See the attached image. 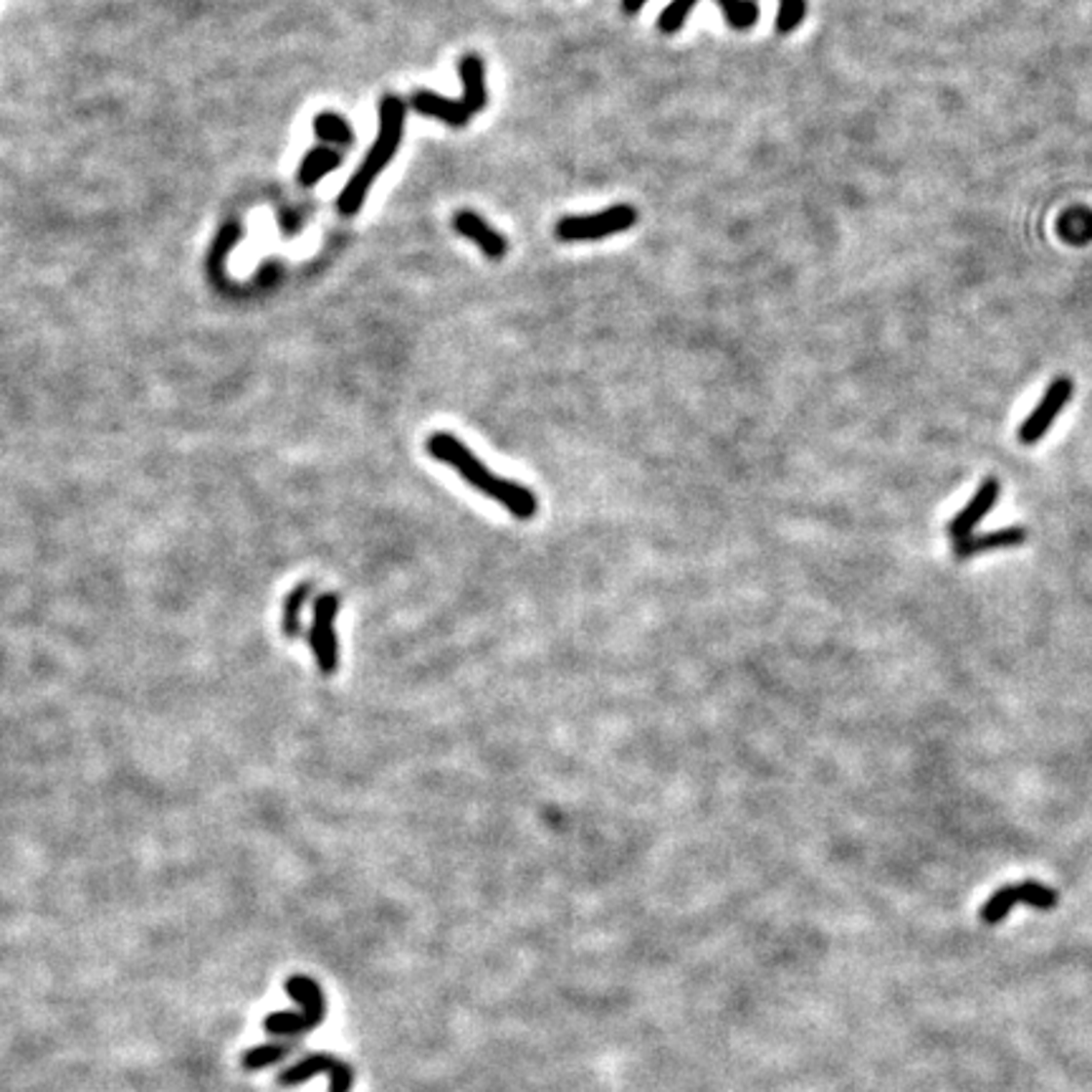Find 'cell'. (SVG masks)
<instances>
[{"label":"cell","mask_w":1092,"mask_h":1092,"mask_svg":"<svg viewBox=\"0 0 1092 1092\" xmlns=\"http://www.w3.org/2000/svg\"><path fill=\"white\" fill-rule=\"evenodd\" d=\"M425 450L430 453V458L441 460L446 466L453 468L468 486H473L476 490L486 493L488 498L503 506L514 519L528 522L534 519L539 501H536L534 490H528L526 486L516 484V481H506V478L496 476L493 471L481 463L476 458L471 448L463 446V441H458L450 433H433L425 443Z\"/></svg>","instance_id":"obj_1"},{"label":"cell","mask_w":1092,"mask_h":1092,"mask_svg":"<svg viewBox=\"0 0 1092 1092\" xmlns=\"http://www.w3.org/2000/svg\"><path fill=\"white\" fill-rule=\"evenodd\" d=\"M405 119H408V106L400 97H382L379 101V130L377 139H374L372 149L367 152V157L362 160V165L357 168V173L349 177V182L344 185L339 195V213L344 215H354L365 205L367 193L372 182L377 180L379 173H385V168L392 162V157L398 155L400 142L405 135Z\"/></svg>","instance_id":"obj_2"},{"label":"cell","mask_w":1092,"mask_h":1092,"mask_svg":"<svg viewBox=\"0 0 1092 1092\" xmlns=\"http://www.w3.org/2000/svg\"><path fill=\"white\" fill-rule=\"evenodd\" d=\"M460 81H463V97L460 99H446L435 92H417L412 97L415 112L425 117H435L446 122L448 127H466L481 109L488 104V92H486V68L481 57L468 54L458 61Z\"/></svg>","instance_id":"obj_3"},{"label":"cell","mask_w":1092,"mask_h":1092,"mask_svg":"<svg viewBox=\"0 0 1092 1092\" xmlns=\"http://www.w3.org/2000/svg\"><path fill=\"white\" fill-rule=\"evenodd\" d=\"M638 223V211L630 203L612 205L607 211L592 213V215H571L562 217L557 223L559 241H603V238L617 236L622 230H630Z\"/></svg>","instance_id":"obj_4"},{"label":"cell","mask_w":1092,"mask_h":1092,"mask_svg":"<svg viewBox=\"0 0 1092 1092\" xmlns=\"http://www.w3.org/2000/svg\"><path fill=\"white\" fill-rule=\"evenodd\" d=\"M339 595L334 592H324L322 597H317L314 603V617H311V630H309V645L314 658H317L319 673L322 676H334L339 668V645H336V630L334 620L339 614Z\"/></svg>","instance_id":"obj_5"},{"label":"cell","mask_w":1092,"mask_h":1092,"mask_svg":"<svg viewBox=\"0 0 1092 1092\" xmlns=\"http://www.w3.org/2000/svg\"><path fill=\"white\" fill-rule=\"evenodd\" d=\"M1057 900H1060L1057 898V890L1047 887L1044 882L1024 880V882H1014V885L999 887V890H996V893L981 906L979 916L987 925H996L1012 913V908L1017 906V903H1027V906L1039 908V911H1052V908L1057 906Z\"/></svg>","instance_id":"obj_6"},{"label":"cell","mask_w":1092,"mask_h":1092,"mask_svg":"<svg viewBox=\"0 0 1092 1092\" xmlns=\"http://www.w3.org/2000/svg\"><path fill=\"white\" fill-rule=\"evenodd\" d=\"M1074 395V382L1070 377H1065V374H1060V377H1055L1052 382L1047 385V390H1044V395L1039 398V403H1036V408L1032 410L1030 415L1024 417V422L1019 425V443H1024V446H1034V443H1039L1044 438V435L1049 433V428L1055 425L1057 417L1062 415V410H1065V405L1072 400Z\"/></svg>","instance_id":"obj_7"},{"label":"cell","mask_w":1092,"mask_h":1092,"mask_svg":"<svg viewBox=\"0 0 1092 1092\" xmlns=\"http://www.w3.org/2000/svg\"><path fill=\"white\" fill-rule=\"evenodd\" d=\"M317 1074H330V1092H352L354 1085V1070L349 1062L339 1060V1057L330 1055V1052H314L306 1055L304 1060H298L296 1065L286 1068L279 1072V1085L284 1087H296L309 1082Z\"/></svg>","instance_id":"obj_8"},{"label":"cell","mask_w":1092,"mask_h":1092,"mask_svg":"<svg viewBox=\"0 0 1092 1092\" xmlns=\"http://www.w3.org/2000/svg\"><path fill=\"white\" fill-rule=\"evenodd\" d=\"M999 493H1001L999 478H987V481L979 486V490H976L974 496H971V501H968L966 506L951 519L949 526H946V534H949L954 541L968 539V536L974 534V528L984 522V516L992 514L996 501H999Z\"/></svg>","instance_id":"obj_9"},{"label":"cell","mask_w":1092,"mask_h":1092,"mask_svg":"<svg viewBox=\"0 0 1092 1092\" xmlns=\"http://www.w3.org/2000/svg\"><path fill=\"white\" fill-rule=\"evenodd\" d=\"M453 228L458 230L463 238H471L478 249L484 251L486 258H490V261H501L503 255L509 254V241H506L496 228H490L478 213L473 211L455 213Z\"/></svg>","instance_id":"obj_10"},{"label":"cell","mask_w":1092,"mask_h":1092,"mask_svg":"<svg viewBox=\"0 0 1092 1092\" xmlns=\"http://www.w3.org/2000/svg\"><path fill=\"white\" fill-rule=\"evenodd\" d=\"M1027 536H1030L1027 534V528L1014 524V526L996 528V531H989V534H981V536L971 534L968 539L954 541V554L958 559H968L984 552H996V549H1009V546H1022L1024 541H1027Z\"/></svg>","instance_id":"obj_11"},{"label":"cell","mask_w":1092,"mask_h":1092,"mask_svg":"<svg viewBox=\"0 0 1092 1092\" xmlns=\"http://www.w3.org/2000/svg\"><path fill=\"white\" fill-rule=\"evenodd\" d=\"M286 992H289V996L301 1006V1012L311 1014V1017L319 1019V1022L327 1019V999H324V992L317 981L301 974L289 976V979H286Z\"/></svg>","instance_id":"obj_12"},{"label":"cell","mask_w":1092,"mask_h":1092,"mask_svg":"<svg viewBox=\"0 0 1092 1092\" xmlns=\"http://www.w3.org/2000/svg\"><path fill=\"white\" fill-rule=\"evenodd\" d=\"M311 587L314 584L311 582H301L296 584L289 595H286L284 600V609H281V633L286 635V638H301L304 635V622H301V614H304V604L309 603L311 597Z\"/></svg>","instance_id":"obj_13"},{"label":"cell","mask_w":1092,"mask_h":1092,"mask_svg":"<svg viewBox=\"0 0 1092 1092\" xmlns=\"http://www.w3.org/2000/svg\"><path fill=\"white\" fill-rule=\"evenodd\" d=\"M319 1019H314L306 1012H276L271 1017L263 1019V1030L273 1036H301L309 1034L311 1030H317Z\"/></svg>","instance_id":"obj_14"},{"label":"cell","mask_w":1092,"mask_h":1092,"mask_svg":"<svg viewBox=\"0 0 1092 1092\" xmlns=\"http://www.w3.org/2000/svg\"><path fill=\"white\" fill-rule=\"evenodd\" d=\"M339 165H341V157H339V152H334V149H330V147L311 149L309 155L304 157V162H301V170H298V182H301L304 187L317 185L324 175L334 173Z\"/></svg>","instance_id":"obj_15"},{"label":"cell","mask_w":1092,"mask_h":1092,"mask_svg":"<svg viewBox=\"0 0 1092 1092\" xmlns=\"http://www.w3.org/2000/svg\"><path fill=\"white\" fill-rule=\"evenodd\" d=\"M645 3H647V0H622V11L633 16V13H638L640 8L645 6ZM695 3H698V0H673L671 6L660 13V20H658L660 31H663V33L681 31L682 23H685V19H688V13L695 8Z\"/></svg>","instance_id":"obj_16"},{"label":"cell","mask_w":1092,"mask_h":1092,"mask_svg":"<svg viewBox=\"0 0 1092 1092\" xmlns=\"http://www.w3.org/2000/svg\"><path fill=\"white\" fill-rule=\"evenodd\" d=\"M293 1052H296V1042L258 1044V1047H251L249 1052H243L241 1065L246 1070H263L276 1065V1062L286 1060V1057L293 1055Z\"/></svg>","instance_id":"obj_17"},{"label":"cell","mask_w":1092,"mask_h":1092,"mask_svg":"<svg viewBox=\"0 0 1092 1092\" xmlns=\"http://www.w3.org/2000/svg\"><path fill=\"white\" fill-rule=\"evenodd\" d=\"M733 31H749L759 20L757 0H716Z\"/></svg>","instance_id":"obj_18"},{"label":"cell","mask_w":1092,"mask_h":1092,"mask_svg":"<svg viewBox=\"0 0 1092 1092\" xmlns=\"http://www.w3.org/2000/svg\"><path fill=\"white\" fill-rule=\"evenodd\" d=\"M314 132H317V136L319 139H324V142H334V144H341V147H349V144L354 142L352 127H349L339 114H332V112L319 114V117L314 119Z\"/></svg>","instance_id":"obj_19"},{"label":"cell","mask_w":1092,"mask_h":1092,"mask_svg":"<svg viewBox=\"0 0 1092 1092\" xmlns=\"http://www.w3.org/2000/svg\"><path fill=\"white\" fill-rule=\"evenodd\" d=\"M804 16H807V3L804 0H782L779 16H776V33L787 36V33L797 31L801 20H804Z\"/></svg>","instance_id":"obj_20"},{"label":"cell","mask_w":1092,"mask_h":1092,"mask_svg":"<svg viewBox=\"0 0 1092 1092\" xmlns=\"http://www.w3.org/2000/svg\"><path fill=\"white\" fill-rule=\"evenodd\" d=\"M1068 215L1074 220V228L1068 230V233H1062V238L1070 243H1077V246H1082L1085 241H1090L1092 238V213L1085 211V208H1072V211H1068Z\"/></svg>","instance_id":"obj_21"}]
</instances>
